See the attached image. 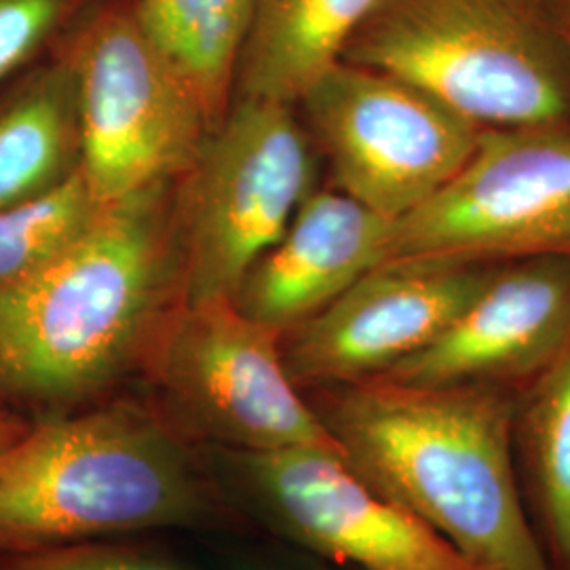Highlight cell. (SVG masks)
<instances>
[{
  "instance_id": "1",
  "label": "cell",
  "mask_w": 570,
  "mask_h": 570,
  "mask_svg": "<svg viewBox=\"0 0 570 570\" xmlns=\"http://www.w3.org/2000/svg\"><path fill=\"white\" fill-rule=\"evenodd\" d=\"M183 305L174 184L106 205L58 256L0 285V402L35 423L110 400Z\"/></svg>"
},
{
  "instance_id": "2",
  "label": "cell",
  "mask_w": 570,
  "mask_h": 570,
  "mask_svg": "<svg viewBox=\"0 0 570 570\" xmlns=\"http://www.w3.org/2000/svg\"><path fill=\"white\" fill-rule=\"evenodd\" d=\"M346 463L478 570H553L515 473V402L497 385L387 379L311 400Z\"/></svg>"
},
{
  "instance_id": "3",
  "label": "cell",
  "mask_w": 570,
  "mask_h": 570,
  "mask_svg": "<svg viewBox=\"0 0 570 570\" xmlns=\"http://www.w3.org/2000/svg\"><path fill=\"white\" fill-rule=\"evenodd\" d=\"M235 520L202 446L155 404L117 397L35 421L0 452V551Z\"/></svg>"
},
{
  "instance_id": "4",
  "label": "cell",
  "mask_w": 570,
  "mask_h": 570,
  "mask_svg": "<svg viewBox=\"0 0 570 570\" xmlns=\"http://www.w3.org/2000/svg\"><path fill=\"white\" fill-rule=\"evenodd\" d=\"M341 60L410 82L482 127L570 122L553 0H379Z\"/></svg>"
},
{
  "instance_id": "5",
  "label": "cell",
  "mask_w": 570,
  "mask_h": 570,
  "mask_svg": "<svg viewBox=\"0 0 570 570\" xmlns=\"http://www.w3.org/2000/svg\"><path fill=\"white\" fill-rule=\"evenodd\" d=\"M292 104L235 96L174 183L184 305L235 301L313 193V155Z\"/></svg>"
},
{
  "instance_id": "6",
  "label": "cell",
  "mask_w": 570,
  "mask_h": 570,
  "mask_svg": "<svg viewBox=\"0 0 570 570\" xmlns=\"http://www.w3.org/2000/svg\"><path fill=\"white\" fill-rule=\"evenodd\" d=\"M77 79L81 174L112 205L190 167L212 125L136 20L129 0H96L60 39Z\"/></svg>"
},
{
  "instance_id": "7",
  "label": "cell",
  "mask_w": 570,
  "mask_h": 570,
  "mask_svg": "<svg viewBox=\"0 0 570 570\" xmlns=\"http://www.w3.org/2000/svg\"><path fill=\"white\" fill-rule=\"evenodd\" d=\"M226 505L273 539L355 570H478L332 450L202 446Z\"/></svg>"
},
{
  "instance_id": "8",
  "label": "cell",
  "mask_w": 570,
  "mask_h": 570,
  "mask_svg": "<svg viewBox=\"0 0 570 570\" xmlns=\"http://www.w3.org/2000/svg\"><path fill=\"white\" fill-rule=\"evenodd\" d=\"M144 374L159 391L165 416L199 446L343 454L287 374L282 334L233 301L180 306Z\"/></svg>"
},
{
  "instance_id": "9",
  "label": "cell",
  "mask_w": 570,
  "mask_h": 570,
  "mask_svg": "<svg viewBox=\"0 0 570 570\" xmlns=\"http://www.w3.org/2000/svg\"><path fill=\"white\" fill-rule=\"evenodd\" d=\"M402 256L570 258V122L484 127L468 164L393 223L389 258Z\"/></svg>"
},
{
  "instance_id": "10",
  "label": "cell",
  "mask_w": 570,
  "mask_h": 570,
  "mask_svg": "<svg viewBox=\"0 0 570 570\" xmlns=\"http://www.w3.org/2000/svg\"><path fill=\"white\" fill-rule=\"evenodd\" d=\"M298 104L338 190L391 220L449 183L484 129L410 82L343 60Z\"/></svg>"
},
{
  "instance_id": "11",
  "label": "cell",
  "mask_w": 570,
  "mask_h": 570,
  "mask_svg": "<svg viewBox=\"0 0 570 570\" xmlns=\"http://www.w3.org/2000/svg\"><path fill=\"white\" fill-rule=\"evenodd\" d=\"M494 271L442 256L383 261L326 308L282 334L287 374L298 389L376 379L435 341Z\"/></svg>"
},
{
  "instance_id": "12",
  "label": "cell",
  "mask_w": 570,
  "mask_h": 570,
  "mask_svg": "<svg viewBox=\"0 0 570 570\" xmlns=\"http://www.w3.org/2000/svg\"><path fill=\"white\" fill-rule=\"evenodd\" d=\"M570 343V258L541 256L494 271L435 341L376 379L412 387L534 379Z\"/></svg>"
},
{
  "instance_id": "13",
  "label": "cell",
  "mask_w": 570,
  "mask_h": 570,
  "mask_svg": "<svg viewBox=\"0 0 570 570\" xmlns=\"http://www.w3.org/2000/svg\"><path fill=\"white\" fill-rule=\"evenodd\" d=\"M393 223L341 190L311 193L279 242L247 271L233 303L285 334L387 261Z\"/></svg>"
},
{
  "instance_id": "14",
  "label": "cell",
  "mask_w": 570,
  "mask_h": 570,
  "mask_svg": "<svg viewBox=\"0 0 570 570\" xmlns=\"http://www.w3.org/2000/svg\"><path fill=\"white\" fill-rule=\"evenodd\" d=\"M81 171L77 79L58 45L0 89V209Z\"/></svg>"
},
{
  "instance_id": "15",
  "label": "cell",
  "mask_w": 570,
  "mask_h": 570,
  "mask_svg": "<svg viewBox=\"0 0 570 570\" xmlns=\"http://www.w3.org/2000/svg\"><path fill=\"white\" fill-rule=\"evenodd\" d=\"M379 0H258L235 96L298 104Z\"/></svg>"
},
{
  "instance_id": "16",
  "label": "cell",
  "mask_w": 570,
  "mask_h": 570,
  "mask_svg": "<svg viewBox=\"0 0 570 570\" xmlns=\"http://www.w3.org/2000/svg\"><path fill=\"white\" fill-rule=\"evenodd\" d=\"M146 37L197 96L214 127L235 98L258 0H129Z\"/></svg>"
},
{
  "instance_id": "17",
  "label": "cell",
  "mask_w": 570,
  "mask_h": 570,
  "mask_svg": "<svg viewBox=\"0 0 570 570\" xmlns=\"http://www.w3.org/2000/svg\"><path fill=\"white\" fill-rule=\"evenodd\" d=\"M532 381L515 406L513 442L546 546L556 564L570 570V343Z\"/></svg>"
},
{
  "instance_id": "18",
  "label": "cell",
  "mask_w": 570,
  "mask_h": 570,
  "mask_svg": "<svg viewBox=\"0 0 570 570\" xmlns=\"http://www.w3.org/2000/svg\"><path fill=\"white\" fill-rule=\"evenodd\" d=\"M106 205L81 171L41 197L0 209V285L37 271L72 244Z\"/></svg>"
},
{
  "instance_id": "19",
  "label": "cell",
  "mask_w": 570,
  "mask_h": 570,
  "mask_svg": "<svg viewBox=\"0 0 570 570\" xmlns=\"http://www.w3.org/2000/svg\"><path fill=\"white\" fill-rule=\"evenodd\" d=\"M0 570H199L140 537L98 539L39 550L0 551Z\"/></svg>"
},
{
  "instance_id": "20",
  "label": "cell",
  "mask_w": 570,
  "mask_h": 570,
  "mask_svg": "<svg viewBox=\"0 0 570 570\" xmlns=\"http://www.w3.org/2000/svg\"><path fill=\"white\" fill-rule=\"evenodd\" d=\"M96 0H0V89L45 58Z\"/></svg>"
},
{
  "instance_id": "21",
  "label": "cell",
  "mask_w": 570,
  "mask_h": 570,
  "mask_svg": "<svg viewBox=\"0 0 570 570\" xmlns=\"http://www.w3.org/2000/svg\"><path fill=\"white\" fill-rule=\"evenodd\" d=\"M218 570H338L336 564L284 541L228 543L216 550Z\"/></svg>"
},
{
  "instance_id": "22",
  "label": "cell",
  "mask_w": 570,
  "mask_h": 570,
  "mask_svg": "<svg viewBox=\"0 0 570 570\" xmlns=\"http://www.w3.org/2000/svg\"><path fill=\"white\" fill-rule=\"evenodd\" d=\"M30 425L32 421H28L26 416H21L20 412L0 402V452L11 449L18 440H21Z\"/></svg>"
},
{
  "instance_id": "23",
  "label": "cell",
  "mask_w": 570,
  "mask_h": 570,
  "mask_svg": "<svg viewBox=\"0 0 570 570\" xmlns=\"http://www.w3.org/2000/svg\"><path fill=\"white\" fill-rule=\"evenodd\" d=\"M553 7H556L558 23H560V30H562L570 56V0H553Z\"/></svg>"
}]
</instances>
